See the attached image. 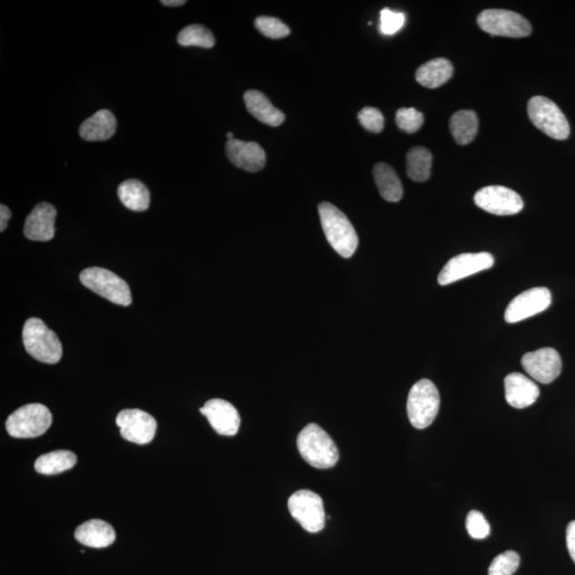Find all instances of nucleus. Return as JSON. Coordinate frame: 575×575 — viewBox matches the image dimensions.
<instances>
[{
	"mask_svg": "<svg viewBox=\"0 0 575 575\" xmlns=\"http://www.w3.org/2000/svg\"><path fill=\"white\" fill-rule=\"evenodd\" d=\"M439 391L429 379L419 380L410 389L408 399V414L412 427L423 429L429 427L439 415Z\"/></svg>",
	"mask_w": 575,
	"mask_h": 575,
	"instance_id": "20e7f679",
	"label": "nucleus"
},
{
	"mask_svg": "<svg viewBox=\"0 0 575 575\" xmlns=\"http://www.w3.org/2000/svg\"><path fill=\"white\" fill-rule=\"evenodd\" d=\"M552 295L547 288H533L516 297L505 311V321L517 323L540 314L551 305Z\"/></svg>",
	"mask_w": 575,
	"mask_h": 575,
	"instance_id": "ddd939ff",
	"label": "nucleus"
},
{
	"mask_svg": "<svg viewBox=\"0 0 575 575\" xmlns=\"http://www.w3.org/2000/svg\"><path fill=\"white\" fill-rule=\"evenodd\" d=\"M255 27L257 28L261 35L274 40L283 39V37L290 35V29L286 24L278 20V18L271 16L256 18Z\"/></svg>",
	"mask_w": 575,
	"mask_h": 575,
	"instance_id": "c85d7f7f",
	"label": "nucleus"
},
{
	"mask_svg": "<svg viewBox=\"0 0 575 575\" xmlns=\"http://www.w3.org/2000/svg\"><path fill=\"white\" fill-rule=\"evenodd\" d=\"M79 279L87 289L111 303L120 306H129L133 303V296L126 281L106 268L87 267L80 273Z\"/></svg>",
	"mask_w": 575,
	"mask_h": 575,
	"instance_id": "39448f33",
	"label": "nucleus"
},
{
	"mask_svg": "<svg viewBox=\"0 0 575 575\" xmlns=\"http://www.w3.org/2000/svg\"><path fill=\"white\" fill-rule=\"evenodd\" d=\"M75 539L81 545L103 549L111 546L116 541V535L109 523L94 519L79 525L75 530Z\"/></svg>",
	"mask_w": 575,
	"mask_h": 575,
	"instance_id": "6ab92c4d",
	"label": "nucleus"
},
{
	"mask_svg": "<svg viewBox=\"0 0 575 575\" xmlns=\"http://www.w3.org/2000/svg\"><path fill=\"white\" fill-rule=\"evenodd\" d=\"M217 434L235 436L240 429L239 412L233 404L222 398H212L199 409Z\"/></svg>",
	"mask_w": 575,
	"mask_h": 575,
	"instance_id": "2eb2a0df",
	"label": "nucleus"
},
{
	"mask_svg": "<svg viewBox=\"0 0 575 575\" xmlns=\"http://www.w3.org/2000/svg\"><path fill=\"white\" fill-rule=\"evenodd\" d=\"M298 449L305 461L317 469L333 468L339 451L331 437L318 424L310 423L298 436Z\"/></svg>",
	"mask_w": 575,
	"mask_h": 575,
	"instance_id": "f03ea898",
	"label": "nucleus"
},
{
	"mask_svg": "<svg viewBox=\"0 0 575 575\" xmlns=\"http://www.w3.org/2000/svg\"><path fill=\"white\" fill-rule=\"evenodd\" d=\"M406 17L401 12H395L390 9L380 11V33L385 35H392L398 33L405 25Z\"/></svg>",
	"mask_w": 575,
	"mask_h": 575,
	"instance_id": "473e14b6",
	"label": "nucleus"
},
{
	"mask_svg": "<svg viewBox=\"0 0 575 575\" xmlns=\"http://www.w3.org/2000/svg\"><path fill=\"white\" fill-rule=\"evenodd\" d=\"M77 458L71 451L59 449L51 453L44 454L35 460V471L44 475H55L70 470L76 465Z\"/></svg>",
	"mask_w": 575,
	"mask_h": 575,
	"instance_id": "a878e982",
	"label": "nucleus"
},
{
	"mask_svg": "<svg viewBox=\"0 0 575 575\" xmlns=\"http://www.w3.org/2000/svg\"><path fill=\"white\" fill-rule=\"evenodd\" d=\"M117 127L116 118L109 110H99L87 118L79 128V135L89 142L107 141L114 136Z\"/></svg>",
	"mask_w": 575,
	"mask_h": 575,
	"instance_id": "aec40b11",
	"label": "nucleus"
},
{
	"mask_svg": "<svg viewBox=\"0 0 575 575\" xmlns=\"http://www.w3.org/2000/svg\"><path fill=\"white\" fill-rule=\"evenodd\" d=\"M288 509L301 527L309 533L324 529L325 510L323 499L316 492L298 490L288 499Z\"/></svg>",
	"mask_w": 575,
	"mask_h": 575,
	"instance_id": "6e6552de",
	"label": "nucleus"
},
{
	"mask_svg": "<svg viewBox=\"0 0 575 575\" xmlns=\"http://www.w3.org/2000/svg\"><path fill=\"white\" fill-rule=\"evenodd\" d=\"M373 174L379 195L385 201L390 203L401 201L403 186L392 166L387 164H378L374 166Z\"/></svg>",
	"mask_w": 575,
	"mask_h": 575,
	"instance_id": "5701e85b",
	"label": "nucleus"
},
{
	"mask_svg": "<svg viewBox=\"0 0 575 575\" xmlns=\"http://www.w3.org/2000/svg\"><path fill=\"white\" fill-rule=\"evenodd\" d=\"M467 530L473 540H485L490 534V525L486 518L478 510L469 512L467 517Z\"/></svg>",
	"mask_w": 575,
	"mask_h": 575,
	"instance_id": "2f4dec72",
	"label": "nucleus"
},
{
	"mask_svg": "<svg viewBox=\"0 0 575 575\" xmlns=\"http://www.w3.org/2000/svg\"><path fill=\"white\" fill-rule=\"evenodd\" d=\"M474 203L480 209L496 216H514L524 207L522 197L503 186L483 187L475 193Z\"/></svg>",
	"mask_w": 575,
	"mask_h": 575,
	"instance_id": "9d476101",
	"label": "nucleus"
},
{
	"mask_svg": "<svg viewBox=\"0 0 575 575\" xmlns=\"http://www.w3.org/2000/svg\"><path fill=\"white\" fill-rule=\"evenodd\" d=\"M358 120L362 125V127L370 131V133L378 134L384 129V116L377 108L365 107L359 112Z\"/></svg>",
	"mask_w": 575,
	"mask_h": 575,
	"instance_id": "72a5a7b5",
	"label": "nucleus"
},
{
	"mask_svg": "<svg viewBox=\"0 0 575 575\" xmlns=\"http://www.w3.org/2000/svg\"><path fill=\"white\" fill-rule=\"evenodd\" d=\"M160 3L166 5V7H180V5H185L187 2H185V0H162Z\"/></svg>",
	"mask_w": 575,
	"mask_h": 575,
	"instance_id": "e433bc0d",
	"label": "nucleus"
},
{
	"mask_svg": "<svg viewBox=\"0 0 575 575\" xmlns=\"http://www.w3.org/2000/svg\"><path fill=\"white\" fill-rule=\"evenodd\" d=\"M57 209L48 203L36 205L25 222L24 235L31 241L46 242L55 237Z\"/></svg>",
	"mask_w": 575,
	"mask_h": 575,
	"instance_id": "f3484780",
	"label": "nucleus"
},
{
	"mask_svg": "<svg viewBox=\"0 0 575 575\" xmlns=\"http://www.w3.org/2000/svg\"><path fill=\"white\" fill-rule=\"evenodd\" d=\"M505 398L511 408L527 409L540 397V387L521 373H511L504 380Z\"/></svg>",
	"mask_w": 575,
	"mask_h": 575,
	"instance_id": "a211bd4d",
	"label": "nucleus"
},
{
	"mask_svg": "<svg viewBox=\"0 0 575 575\" xmlns=\"http://www.w3.org/2000/svg\"><path fill=\"white\" fill-rule=\"evenodd\" d=\"M225 151L231 164L247 172H259L266 166V153L258 143L228 140Z\"/></svg>",
	"mask_w": 575,
	"mask_h": 575,
	"instance_id": "dca6fc26",
	"label": "nucleus"
},
{
	"mask_svg": "<svg viewBox=\"0 0 575 575\" xmlns=\"http://www.w3.org/2000/svg\"><path fill=\"white\" fill-rule=\"evenodd\" d=\"M433 156L425 147L411 148L406 158V171L411 180L424 183L430 177Z\"/></svg>",
	"mask_w": 575,
	"mask_h": 575,
	"instance_id": "bb28decb",
	"label": "nucleus"
},
{
	"mask_svg": "<svg viewBox=\"0 0 575 575\" xmlns=\"http://www.w3.org/2000/svg\"><path fill=\"white\" fill-rule=\"evenodd\" d=\"M52 422L53 416L46 406L28 404L10 415L5 429L15 439H35L45 434Z\"/></svg>",
	"mask_w": 575,
	"mask_h": 575,
	"instance_id": "0eeeda50",
	"label": "nucleus"
},
{
	"mask_svg": "<svg viewBox=\"0 0 575 575\" xmlns=\"http://www.w3.org/2000/svg\"><path fill=\"white\" fill-rule=\"evenodd\" d=\"M453 76V66L445 58L430 60L418 68L416 79L429 89H436L448 83Z\"/></svg>",
	"mask_w": 575,
	"mask_h": 575,
	"instance_id": "4be33fe9",
	"label": "nucleus"
},
{
	"mask_svg": "<svg viewBox=\"0 0 575 575\" xmlns=\"http://www.w3.org/2000/svg\"><path fill=\"white\" fill-rule=\"evenodd\" d=\"M23 342L31 358L43 364H57L64 354L58 336L41 318H31L25 323Z\"/></svg>",
	"mask_w": 575,
	"mask_h": 575,
	"instance_id": "7ed1b4c3",
	"label": "nucleus"
},
{
	"mask_svg": "<svg viewBox=\"0 0 575 575\" xmlns=\"http://www.w3.org/2000/svg\"><path fill=\"white\" fill-rule=\"evenodd\" d=\"M520 566V556L515 551H506L497 556L489 567V575H512Z\"/></svg>",
	"mask_w": 575,
	"mask_h": 575,
	"instance_id": "c756f323",
	"label": "nucleus"
},
{
	"mask_svg": "<svg viewBox=\"0 0 575 575\" xmlns=\"http://www.w3.org/2000/svg\"><path fill=\"white\" fill-rule=\"evenodd\" d=\"M11 216V211L7 206L2 204V206H0V231H2V233L7 229Z\"/></svg>",
	"mask_w": 575,
	"mask_h": 575,
	"instance_id": "c9c22d12",
	"label": "nucleus"
},
{
	"mask_svg": "<svg viewBox=\"0 0 575 575\" xmlns=\"http://www.w3.org/2000/svg\"><path fill=\"white\" fill-rule=\"evenodd\" d=\"M566 540L569 554L575 562V520L568 525Z\"/></svg>",
	"mask_w": 575,
	"mask_h": 575,
	"instance_id": "f704fd0d",
	"label": "nucleus"
},
{
	"mask_svg": "<svg viewBox=\"0 0 575 575\" xmlns=\"http://www.w3.org/2000/svg\"><path fill=\"white\" fill-rule=\"evenodd\" d=\"M396 122L405 133L414 134L422 127L424 116L415 108H402L397 112Z\"/></svg>",
	"mask_w": 575,
	"mask_h": 575,
	"instance_id": "7c9ffc66",
	"label": "nucleus"
},
{
	"mask_svg": "<svg viewBox=\"0 0 575 575\" xmlns=\"http://www.w3.org/2000/svg\"><path fill=\"white\" fill-rule=\"evenodd\" d=\"M480 29L491 35L506 37H524L532 34V26L528 20L509 10H485L478 17Z\"/></svg>",
	"mask_w": 575,
	"mask_h": 575,
	"instance_id": "1a4fd4ad",
	"label": "nucleus"
},
{
	"mask_svg": "<svg viewBox=\"0 0 575 575\" xmlns=\"http://www.w3.org/2000/svg\"><path fill=\"white\" fill-rule=\"evenodd\" d=\"M117 196L125 207L133 211H146L151 205V195L146 185L136 179L124 181L117 187Z\"/></svg>",
	"mask_w": 575,
	"mask_h": 575,
	"instance_id": "b1692460",
	"label": "nucleus"
},
{
	"mask_svg": "<svg viewBox=\"0 0 575 575\" xmlns=\"http://www.w3.org/2000/svg\"><path fill=\"white\" fill-rule=\"evenodd\" d=\"M521 364L525 372L541 384L552 383L560 377L562 368L560 356L552 348L525 354Z\"/></svg>",
	"mask_w": 575,
	"mask_h": 575,
	"instance_id": "4468645a",
	"label": "nucleus"
},
{
	"mask_svg": "<svg viewBox=\"0 0 575 575\" xmlns=\"http://www.w3.org/2000/svg\"><path fill=\"white\" fill-rule=\"evenodd\" d=\"M247 108L258 121L271 127H278L285 121V115L268 101L264 93L248 90L245 94Z\"/></svg>",
	"mask_w": 575,
	"mask_h": 575,
	"instance_id": "412c9836",
	"label": "nucleus"
},
{
	"mask_svg": "<svg viewBox=\"0 0 575 575\" xmlns=\"http://www.w3.org/2000/svg\"><path fill=\"white\" fill-rule=\"evenodd\" d=\"M528 112L534 126L552 139L562 141L570 135L567 117L551 99L543 96L530 98Z\"/></svg>",
	"mask_w": 575,
	"mask_h": 575,
	"instance_id": "423d86ee",
	"label": "nucleus"
},
{
	"mask_svg": "<svg viewBox=\"0 0 575 575\" xmlns=\"http://www.w3.org/2000/svg\"><path fill=\"white\" fill-rule=\"evenodd\" d=\"M449 129L456 143L459 146H467L471 143L478 135V116L472 110H460L456 112L449 121Z\"/></svg>",
	"mask_w": 575,
	"mask_h": 575,
	"instance_id": "393cba45",
	"label": "nucleus"
},
{
	"mask_svg": "<svg viewBox=\"0 0 575 575\" xmlns=\"http://www.w3.org/2000/svg\"><path fill=\"white\" fill-rule=\"evenodd\" d=\"M318 215L329 245L343 258H351L358 247V236L347 216L329 203L318 205Z\"/></svg>",
	"mask_w": 575,
	"mask_h": 575,
	"instance_id": "f257e3e1",
	"label": "nucleus"
},
{
	"mask_svg": "<svg viewBox=\"0 0 575 575\" xmlns=\"http://www.w3.org/2000/svg\"><path fill=\"white\" fill-rule=\"evenodd\" d=\"M116 424L123 439L136 445H147L157 431V421L140 409L122 410L116 417Z\"/></svg>",
	"mask_w": 575,
	"mask_h": 575,
	"instance_id": "f8f14e48",
	"label": "nucleus"
},
{
	"mask_svg": "<svg viewBox=\"0 0 575 575\" xmlns=\"http://www.w3.org/2000/svg\"><path fill=\"white\" fill-rule=\"evenodd\" d=\"M227 139H228V140H233V139H235L234 135H233V134H231V133H227Z\"/></svg>",
	"mask_w": 575,
	"mask_h": 575,
	"instance_id": "4c0bfd02",
	"label": "nucleus"
},
{
	"mask_svg": "<svg viewBox=\"0 0 575 575\" xmlns=\"http://www.w3.org/2000/svg\"><path fill=\"white\" fill-rule=\"evenodd\" d=\"M493 265H495V258L489 253L460 254L449 259L443 267L439 277V283L441 286L451 285L473 274L489 270Z\"/></svg>",
	"mask_w": 575,
	"mask_h": 575,
	"instance_id": "9b49d317",
	"label": "nucleus"
},
{
	"mask_svg": "<svg viewBox=\"0 0 575 575\" xmlns=\"http://www.w3.org/2000/svg\"><path fill=\"white\" fill-rule=\"evenodd\" d=\"M177 42L179 45L185 47L211 48L215 46L216 39L208 28L202 26V25H190L180 31Z\"/></svg>",
	"mask_w": 575,
	"mask_h": 575,
	"instance_id": "cd10ccee",
	"label": "nucleus"
}]
</instances>
